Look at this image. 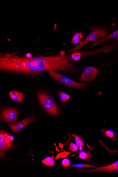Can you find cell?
<instances>
[{
	"label": "cell",
	"mask_w": 118,
	"mask_h": 177,
	"mask_svg": "<svg viewBox=\"0 0 118 177\" xmlns=\"http://www.w3.org/2000/svg\"><path fill=\"white\" fill-rule=\"evenodd\" d=\"M0 69L33 74L49 70L68 72L75 70L71 54L25 57L6 53L0 54Z\"/></svg>",
	"instance_id": "cell-1"
},
{
	"label": "cell",
	"mask_w": 118,
	"mask_h": 177,
	"mask_svg": "<svg viewBox=\"0 0 118 177\" xmlns=\"http://www.w3.org/2000/svg\"><path fill=\"white\" fill-rule=\"evenodd\" d=\"M90 29L92 31L87 37L83 41L81 42L78 45L69 50V52L77 51L88 43L98 41L103 38L107 36L108 34V31L105 28H97L93 27H92Z\"/></svg>",
	"instance_id": "cell-2"
},
{
	"label": "cell",
	"mask_w": 118,
	"mask_h": 177,
	"mask_svg": "<svg viewBox=\"0 0 118 177\" xmlns=\"http://www.w3.org/2000/svg\"><path fill=\"white\" fill-rule=\"evenodd\" d=\"M37 95L40 104L48 113L54 116L59 115L57 107L51 97L43 92L38 93Z\"/></svg>",
	"instance_id": "cell-3"
},
{
	"label": "cell",
	"mask_w": 118,
	"mask_h": 177,
	"mask_svg": "<svg viewBox=\"0 0 118 177\" xmlns=\"http://www.w3.org/2000/svg\"><path fill=\"white\" fill-rule=\"evenodd\" d=\"M50 76L59 83L69 88H83L85 87L86 84L84 83H77L72 80L69 78L54 72L52 70L48 71Z\"/></svg>",
	"instance_id": "cell-4"
},
{
	"label": "cell",
	"mask_w": 118,
	"mask_h": 177,
	"mask_svg": "<svg viewBox=\"0 0 118 177\" xmlns=\"http://www.w3.org/2000/svg\"><path fill=\"white\" fill-rule=\"evenodd\" d=\"M13 148V145L9 135L5 132L1 130L0 133L1 157H3L6 151Z\"/></svg>",
	"instance_id": "cell-5"
},
{
	"label": "cell",
	"mask_w": 118,
	"mask_h": 177,
	"mask_svg": "<svg viewBox=\"0 0 118 177\" xmlns=\"http://www.w3.org/2000/svg\"><path fill=\"white\" fill-rule=\"evenodd\" d=\"M18 114L16 108L6 109L2 111L1 119L6 123H13L17 120Z\"/></svg>",
	"instance_id": "cell-6"
},
{
	"label": "cell",
	"mask_w": 118,
	"mask_h": 177,
	"mask_svg": "<svg viewBox=\"0 0 118 177\" xmlns=\"http://www.w3.org/2000/svg\"><path fill=\"white\" fill-rule=\"evenodd\" d=\"M97 69L93 67H88L84 69L81 77V80L89 82L93 80L97 75Z\"/></svg>",
	"instance_id": "cell-7"
},
{
	"label": "cell",
	"mask_w": 118,
	"mask_h": 177,
	"mask_svg": "<svg viewBox=\"0 0 118 177\" xmlns=\"http://www.w3.org/2000/svg\"><path fill=\"white\" fill-rule=\"evenodd\" d=\"M35 118L33 116H31L18 123H12L9 125L10 129L13 132H17L22 130L28 124L34 121Z\"/></svg>",
	"instance_id": "cell-8"
},
{
	"label": "cell",
	"mask_w": 118,
	"mask_h": 177,
	"mask_svg": "<svg viewBox=\"0 0 118 177\" xmlns=\"http://www.w3.org/2000/svg\"><path fill=\"white\" fill-rule=\"evenodd\" d=\"M79 171L84 172H118V161L113 164L108 166H102L92 169L79 170Z\"/></svg>",
	"instance_id": "cell-9"
},
{
	"label": "cell",
	"mask_w": 118,
	"mask_h": 177,
	"mask_svg": "<svg viewBox=\"0 0 118 177\" xmlns=\"http://www.w3.org/2000/svg\"><path fill=\"white\" fill-rule=\"evenodd\" d=\"M118 38V29L113 31V33H112L109 35H107V36L99 40L98 41L93 42V43L91 44V46H94L97 45H98L99 44L103 43V42L107 41V40L110 39H116Z\"/></svg>",
	"instance_id": "cell-10"
},
{
	"label": "cell",
	"mask_w": 118,
	"mask_h": 177,
	"mask_svg": "<svg viewBox=\"0 0 118 177\" xmlns=\"http://www.w3.org/2000/svg\"><path fill=\"white\" fill-rule=\"evenodd\" d=\"M25 93L16 91H11L9 93V96L12 100L21 104L22 103V100L24 98Z\"/></svg>",
	"instance_id": "cell-11"
},
{
	"label": "cell",
	"mask_w": 118,
	"mask_h": 177,
	"mask_svg": "<svg viewBox=\"0 0 118 177\" xmlns=\"http://www.w3.org/2000/svg\"><path fill=\"white\" fill-rule=\"evenodd\" d=\"M59 97L61 102L65 103L70 98V96L68 94L61 91L59 92Z\"/></svg>",
	"instance_id": "cell-12"
},
{
	"label": "cell",
	"mask_w": 118,
	"mask_h": 177,
	"mask_svg": "<svg viewBox=\"0 0 118 177\" xmlns=\"http://www.w3.org/2000/svg\"><path fill=\"white\" fill-rule=\"evenodd\" d=\"M42 163L48 166H53L54 164V161L52 157H48L42 161Z\"/></svg>",
	"instance_id": "cell-13"
},
{
	"label": "cell",
	"mask_w": 118,
	"mask_h": 177,
	"mask_svg": "<svg viewBox=\"0 0 118 177\" xmlns=\"http://www.w3.org/2000/svg\"><path fill=\"white\" fill-rule=\"evenodd\" d=\"M71 167H74L76 168H94L93 166L90 165V164H78L69 166Z\"/></svg>",
	"instance_id": "cell-14"
},
{
	"label": "cell",
	"mask_w": 118,
	"mask_h": 177,
	"mask_svg": "<svg viewBox=\"0 0 118 177\" xmlns=\"http://www.w3.org/2000/svg\"><path fill=\"white\" fill-rule=\"evenodd\" d=\"M82 37L83 36H82L81 33H77L73 37L72 41H71V43L73 44H77L78 43Z\"/></svg>",
	"instance_id": "cell-15"
},
{
	"label": "cell",
	"mask_w": 118,
	"mask_h": 177,
	"mask_svg": "<svg viewBox=\"0 0 118 177\" xmlns=\"http://www.w3.org/2000/svg\"><path fill=\"white\" fill-rule=\"evenodd\" d=\"M72 136L75 138L76 143V144L78 146H84V143L83 140L79 137V136L77 135L73 134Z\"/></svg>",
	"instance_id": "cell-16"
},
{
	"label": "cell",
	"mask_w": 118,
	"mask_h": 177,
	"mask_svg": "<svg viewBox=\"0 0 118 177\" xmlns=\"http://www.w3.org/2000/svg\"><path fill=\"white\" fill-rule=\"evenodd\" d=\"M90 153L88 154L84 151H81L79 153L80 159H90Z\"/></svg>",
	"instance_id": "cell-17"
},
{
	"label": "cell",
	"mask_w": 118,
	"mask_h": 177,
	"mask_svg": "<svg viewBox=\"0 0 118 177\" xmlns=\"http://www.w3.org/2000/svg\"><path fill=\"white\" fill-rule=\"evenodd\" d=\"M81 53L74 52L71 54V58L75 61H79L81 59Z\"/></svg>",
	"instance_id": "cell-18"
},
{
	"label": "cell",
	"mask_w": 118,
	"mask_h": 177,
	"mask_svg": "<svg viewBox=\"0 0 118 177\" xmlns=\"http://www.w3.org/2000/svg\"><path fill=\"white\" fill-rule=\"evenodd\" d=\"M79 147L77 144H75L74 143L71 142L70 144L69 149H70V151H77L79 149Z\"/></svg>",
	"instance_id": "cell-19"
},
{
	"label": "cell",
	"mask_w": 118,
	"mask_h": 177,
	"mask_svg": "<svg viewBox=\"0 0 118 177\" xmlns=\"http://www.w3.org/2000/svg\"><path fill=\"white\" fill-rule=\"evenodd\" d=\"M62 163L63 166L67 167L70 166V161L69 159H66L63 160Z\"/></svg>",
	"instance_id": "cell-20"
},
{
	"label": "cell",
	"mask_w": 118,
	"mask_h": 177,
	"mask_svg": "<svg viewBox=\"0 0 118 177\" xmlns=\"http://www.w3.org/2000/svg\"><path fill=\"white\" fill-rule=\"evenodd\" d=\"M105 133L107 136L111 138H113L114 135V133L113 130H107V131H106L105 132Z\"/></svg>",
	"instance_id": "cell-21"
},
{
	"label": "cell",
	"mask_w": 118,
	"mask_h": 177,
	"mask_svg": "<svg viewBox=\"0 0 118 177\" xmlns=\"http://www.w3.org/2000/svg\"><path fill=\"white\" fill-rule=\"evenodd\" d=\"M79 149L80 150V151H82V150H83V149L84 148V146H79Z\"/></svg>",
	"instance_id": "cell-22"
}]
</instances>
